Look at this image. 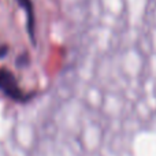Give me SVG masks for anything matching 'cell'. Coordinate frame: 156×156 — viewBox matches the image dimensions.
<instances>
[{
  "label": "cell",
  "mask_w": 156,
  "mask_h": 156,
  "mask_svg": "<svg viewBox=\"0 0 156 156\" xmlns=\"http://www.w3.org/2000/svg\"><path fill=\"white\" fill-rule=\"evenodd\" d=\"M0 89L7 96L12 97L15 100H19V101L25 100L23 93H22V90L16 85V81L14 78V76L10 71L4 70V69H0Z\"/></svg>",
  "instance_id": "6da1fadb"
},
{
  "label": "cell",
  "mask_w": 156,
  "mask_h": 156,
  "mask_svg": "<svg viewBox=\"0 0 156 156\" xmlns=\"http://www.w3.org/2000/svg\"><path fill=\"white\" fill-rule=\"evenodd\" d=\"M19 4L22 5V7L26 10V14H27V29H29L30 34L33 36V30H34V26H33V10H32V3H30V0H18Z\"/></svg>",
  "instance_id": "7a4b0ae2"
}]
</instances>
